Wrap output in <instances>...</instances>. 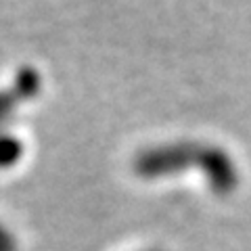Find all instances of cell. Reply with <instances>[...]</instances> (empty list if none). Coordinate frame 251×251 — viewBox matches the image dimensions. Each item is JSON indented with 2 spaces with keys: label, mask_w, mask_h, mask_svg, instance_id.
Returning <instances> with one entry per match:
<instances>
[{
  "label": "cell",
  "mask_w": 251,
  "mask_h": 251,
  "mask_svg": "<svg viewBox=\"0 0 251 251\" xmlns=\"http://www.w3.org/2000/svg\"><path fill=\"white\" fill-rule=\"evenodd\" d=\"M21 143L15 136L2 134L0 136V168H9L21 157Z\"/></svg>",
  "instance_id": "obj_2"
},
{
  "label": "cell",
  "mask_w": 251,
  "mask_h": 251,
  "mask_svg": "<svg viewBox=\"0 0 251 251\" xmlns=\"http://www.w3.org/2000/svg\"><path fill=\"white\" fill-rule=\"evenodd\" d=\"M38 90H40V75H38V72L34 67H21L17 75H15L13 94L19 100H27V99H34Z\"/></svg>",
  "instance_id": "obj_1"
},
{
  "label": "cell",
  "mask_w": 251,
  "mask_h": 251,
  "mask_svg": "<svg viewBox=\"0 0 251 251\" xmlns=\"http://www.w3.org/2000/svg\"><path fill=\"white\" fill-rule=\"evenodd\" d=\"M17 97H15L13 92H9V90H2L0 92V122L2 120H6L11 113H13V109H15V105H17Z\"/></svg>",
  "instance_id": "obj_3"
}]
</instances>
